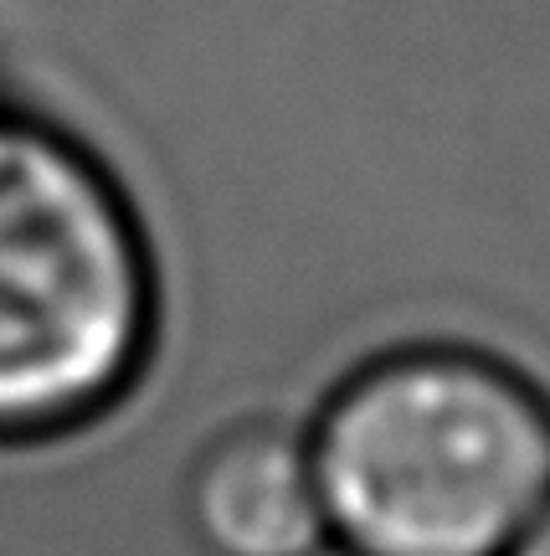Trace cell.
Segmentation results:
<instances>
[{"mask_svg": "<svg viewBox=\"0 0 550 556\" xmlns=\"http://www.w3.org/2000/svg\"><path fill=\"white\" fill-rule=\"evenodd\" d=\"M340 556H504L550 500V387L473 340H401L304 422Z\"/></svg>", "mask_w": 550, "mask_h": 556, "instance_id": "1", "label": "cell"}, {"mask_svg": "<svg viewBox=\"0 0 550 556\" xmlns=\"http://www.w3.org/2000/svg\"><path fill=\"white\" fill-rule=\"evenodd\" d=\"M165 345L150 232L103 160L0 103V443L99 422Z\"/></svg>", "mask_w": 550, "mask_h": 556, "instance_id": "2", "label": "cell"}, {"mask_svg": "<svg viewBox=\"0 0 550 556\" xmlns=\"http://www.w3.org/2000/svg\"><path fill=\"white\" fill-rule=\"evenodd\" d=\"M180 520L206 556H330L304 422L242 417L180 484Z\"/></svg>", "mask_w": 550, "mask_h": 556, "instance_id": "3", "label": "cell"}, {"mask_svg": "<svg viewBox=\"0 0 550 556\" xmlns=\"http://www.w3.org/2000/svg\"><path fill=\"white\" fill-rule=\"evenodd\" d=\"M504 556H550V500H546V510L525 526V536L514 541Z\"/></svg>", "mask_w": 550, "mask_h": 556, "instance_id": "4", "label": "cell"}]
</instances>
